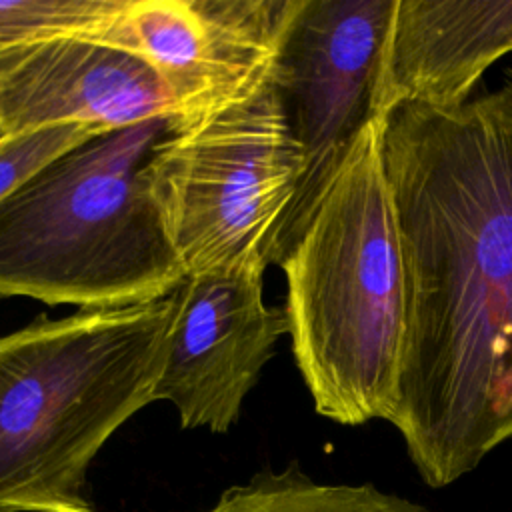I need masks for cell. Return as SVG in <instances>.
Instances as JSON below:
<instances>
[{"label": "cell", "instance_id": "1", "mask_svg": "<svg viewBox=\"0 0 512 512\" xmlns=\"http://www.w3.org/2000/svg\"><path fill=\"white\" fill-rule=\"evenodd\" d=\"M406 272L396 408L420 478L444 488L512 438V82L384 118Z\"/></svg>", "mask_w": 512, "mask_h": 512}, {"label": "cell", "instance_id": "2", "mask_svg": "<svg viewBox=\"0 0 512 512\" xmlns=\"http://www.w3.org/2000/svg\"><path fill=\"white\" fill-rule=\"evenodd\" d=\"M278 266L292 354L314 410L344 426L390 422L406 334V272L384 120L362 128Z\"/></svg>", "mask_w": 512, "mask_h": 512}, {"label": "cell", "instance_id": "3", "mask_svg": "<svg viewBox=\"0 0 512 512\" xmlns=\"http://www.w3.org/2000/svg\"><path fill=\"white\" fill-rule=\"evenodd\" d=\"M176 294L0 336V512H96L88 470L154 402Z\"/></svg>", "mask_w": 512, "mask_h": 512}, {"label": "cell", "instance_id": "4", "mask_svg": "<svg viewBox=\"0 0 512 512\" xmlns=\"http://www.w3.org/2000/svg\"><path fill=\"white\" fill-rule=\"evenodd\" d=\"M170 118L108 130L60 154L0 202V296L112 308L186 278L148 188Z\"/></svg>", "mask_w": 512, "mask_h": 512}, {"label": "cell", "instance_id": "5", "mask_svg": "<svg viewBox=\"0 0 512 512\" xmlns=\"http://www.w3.org/2000/svg\"><path fill=\"white\" fill-rule=\"evenodd\" d=\"M144 170L166 236L190 276L254 258L268 262L304 158L272 82L246 102L170 126Z\"/></svg>", "mask_w": 512, "mask_h": 512}, {"label": "cell", "instance_id": "6", "mask_svg": "<svg viewBox=\"0 0 512 512\" xmlns=\"http://www.w3.org/2000/svg\"><path fill=\"white\" fill-rule=\"evenodd\" d=\"M396 0H302L278 66L290 130L304 172L270 244L280 264L312 218L328 184L372 116L380 52Z\"/></svg>", "mask_w": 512, "mask_h": 512}, {"label": "cell", "instance_id": "7", "mask_svg": "<svg viewBox=\"0 0 512 512\" xmlns=\"http://www.w3.org/2000/svg\"><path fill=\"white\" fill-rule=\"evenodd\" d=\"M302 0H122L92 40L144 60L186 126L254 98L274 82Z\"/></svg>", "mask_w": 512, "mask_h": 512}, {"label": "cell", "instance_id": "8", "mask_svg": "<svg viewBox=\"0 0 512 512\" xmlns=\"http://www.w3.org/2000/svg\"><path fill=\"white\" fill-rule=\"evenodd\" d=\"M266 268V258H254L190 274L174 290L178 308L154 402H170L182 428L228 432L288 336L286 310L264 300Z\"/></svg>", "mask_w": 512, "mask_h": 512}, {"label": "cell", "instance_id": "9", "mask_svg": "<svg viewBox=\"0 0 512 512\" xmlns=\"http://www.w3.org/2000/svg\"><path fill=\"white\" fill-rule=\"evenodd\" d=\"M176 120L160 76L138 56L86 38L60 36L0 52V136L66 124L120 130Z\"/></svg>", "mask_w": 512, "mask_h": 512}, {"label": "cell", "instance_id": "10", "mask_svg": "<svg viewBox=\"0 0 512 512\" xmlns=\"http://www.w3.org/2000/svg\"><path fill=\"white\" fill-rule=\"evenodd\" d=\"M512 52V0H396L372 116L404 104L452 110L470 100L484 72Z\"/></svg>", "mask_w": 512, "mask_h": 512}, {"label": "cell", "instance_id": "11", "mask_svg": "<svg viewBox=\"0 0 512 512\" xmlns=\"http://www.w3.org/2000/svg\"><path fill=\"white\" fill-rule=\"evenodd\" d=\"M204 512H426L418 502L374 484H328L304 474L298 462L260 470L228 486Z\"/></svg>", "mask_w": 512, "mask_h": 512}, {"label": "cell", "instance_id": "12", "mask_svg": "<svg viewBox=\"0 0 512 512\" xmlns=\"http://www.w3.org/2000/svg\"><path fill=\"white\" fill-rule=\"evenodd\" d=\"M122 0H0V52L60 36L92 38Z\"/></svg>", "mask_w": 512, "mask_h": 512}, {"label": "cell", "instance_id": "13", "mask_svg": "<svg viewBox=\"0 0 512 512\" xmlns=\"http://www.w3.org/2000/svg\"><path fill=\"white\" fill-rule=\"evenodd\" d=\"M108 132L90 124H66L0 138V202L60 154Z\"/></svg>", "mask_w": 512, "mask_h": 512}, {"label": "cell", "instance_id": "14", "mask_svg": "<svg viewBox=\"0 0 512 512\" xmlns=\"http://www.w3.org/2000/svg\"><path fill=\"white\" fill-rule=\"evenodd\" d=\"M0 138H2V136H0Z\"/></svg>", "mask_w": 512, "mask_h": 512}]
</instances>
